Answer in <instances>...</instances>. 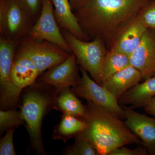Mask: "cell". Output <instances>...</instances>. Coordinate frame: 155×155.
<instances>
[{"mask_svg": "<svg viewBox=\"0 0 155 155\" xmlns=\"http://www.w3.org/2000/svg\"><path fill=\"white\" fill-rule=\"evenodd\" d=\"M67 155H98L90 141L81 132L75 136V141L71 146L67 147L63 151Z\"/></svg>", "mask_w": 155, "mask_h": 155, "instance_id": "cell-21", "label": "cell"}, {"mask_svg": "<svg viewBox=\"0 0 155 155\" xmlns=\"http://www.w3.org/2000/svg\"><path fill=\"white\" fill-rule=\"evenodd\" d=\"M35 22L38 19L42 8L43 0H17Z\"/></svg>", "mask_w": 155, "mask_h": 155, "instance_id": "cell-24", "label": "cell"}, {"mask_svg": "<svg viewBox=\"0 0 155 155\" xmlns=\"http://www.w3.org/2000/svg\"><path fill=\"white\" fill-rule=\"evenodd\" d=\"M147 151L144 147L140 145L134 149H129L124 146L111 151L108 155H147Z\"/></svg>", "mask_w": 155, "mask_h": 155, "instance_id": "cell-26", "label": "cell"}, {"mask_svg": "<svg viewBox=\"0 0 155 155\" xmlns=\"http://www.w3.org/2000/svg\"><path fill=\"white\" fill-rule=\"evenodd\" d=\"M77 64L76 56L72 53L64 62L42 73L38 82L54 87L56 97L61 91L67 87H73L80 81Z\"/></svg>", "mask_w": 155, "mask_h": 155, "instance_id": "cell-10", "label": "cell"}, {"mask_svg": "<svg viewBox=\"0 0 155 155\" xmlns=\"http://www.w3.org/2000/svg\"><path fill=\"white\" fill-rule=\"evenodd\" d=\"M145 110L147 114L155 117V97L144 107Z\"/></svg>", "mask_w": 155, "mask_h": 155, "instance_id": "cell-28", "label": "cell"}, {"mask_svg": "<svg viewBox=\"0 0 155 155\" xmlns=\"http://www.w3.org/2000/svg\"><path fill=\"white\" fill-rule=\"evenodd\" d=\"M151 0H90L74 12L91 40H102L108 50L127 22Z\"/></svg>", "mask_w": 155, "mask_h": 155, "instance_id": "cell-1", "label": "cell"}, {"mask_svg": "<svg viewBox=\"0 0 155 155\" xmlns=\"http://www.w3.org/2000/svg\"><path fill=\"white\" fill-rule=\"evenodd\" d=\"M142 79L140 72L130 65L115 73L101 85L118 101L123 94L138 84Z\"/></svg>", "mask_w": 155, "mask_h": 155, "instance_id": "cell-14", "label": "cell"}, {"mask_svg": "<svg viewBox=\"0 0 155 155\" xmlns=\"http://www.w3.org/2000/svg\"><path fill=\"white\" fill-rule=\"evenodd\" d=\"M48 84L42 82L28 87L20 97V111L25 122L33 150L45 155L41 137L43 119L48 109L53 106L55 91H50Z\"/></svg>", "mask_w": 155, "mask_h": 155, "instance_id": "cell-3", "label": "cell"}, {"mask_svg": "<svg viewBox=\"0 0 155 155\" xmlns=\"http://www.w3.org/2000/svg\"><path fill=\"white\" fill-rule=\"evenodd\" d=\"M54 8L52 0H43L40 15L27 36L39 41L51 42L71 54L72 50L57 23Z\"/></svg>", "mask_w": 155, "mask_h": 155, "instance_id": "cell-9", "label": "cell"}, {"mask_svg": "<svg viewBox=\"0 0 155 155\" xmlns=\"http://www.w3.org/2000/svg\"><path fill=\"white\" fill-rule=\"evenodd\" d=\"M25 122L22 118L21 111L16 109L0 111V134L13 127L24 125Z\"/></svg>", "mask_w": 155, "mask_h": 155, "instance_id": "cell-22", "label": "cell"}, {"mask_svg": "<svg viewBox=\"0 0 155 155\" xmlns=\"http://www.w3.org/2000/svg\"><path fill=\"white\" fill-rule=\"evenodd\" d=\"M90 0H69L71 8L74 12L82 8Z\"/></svg>", "mask_w": 155, "mask_h": 155, "instance_id": "cell-27", "label": "cell"}, {"mask_svg": "<svg viewBox=\"0 0 155 155\" xmlns=\"http://www.w3.org/2000/svg\"><path fill=\"white\" fill-rule=\"evenodd\" d=\"M15 127L7 130L5 135L0 141V155H16L13 143V137Z\"/></svg>", "mask_w": 155, "mask_h": 155, "instance_id": "cell-25", "label": "cell"}, {"mask_svg": "<svg viewBox=\"0 0 155 155\" xmlns=\"http://www.w3.org/2000/svg\"><path fill=\"white\" fill-rule=\"evenodd\" d=\"M130 65L145 80L155 75V30L148 28L140 44L130 56Z\"/></svg>", "mask_w": 155, "mask_h": 155, "instance_id": "cell-12", "label": "cell"}, {"mask_svg": "<svg viewBox=\"0 0 155 155\" xmlns=\"http://www.w3.org/2000/svg\"><path fill=\"white\" fill-rule=\"evenodd\" d=\"M148 28L138 14L122 28L110 49L130 56L138 47Z\"/></svg>", "mask_w": 155, "mask_h": 155, "instance_id": "cell-13", "label": "cell"}, {"mask_svg": "<svg viewBox=\"0 0 155 155\" xmlns=\"http://www.w3.org/2000/svg\"><path fill=\"white\" fill-rule=\"evenodd\" d=\"M40 75L37 67L31 60L15 55L11 69V78L17 87L22 90L32 85Z\"/></svg>", "mask_w": 155, "mask_h": 155, "instance_id": "cell-16", "label": "cell"}, {"mask_svg": "<svg viewBox=\"0 0 155 155\" xmlns=\"http://www.w3.org/2000/svg\"><path fill=\"white\" fill-rule=\"evenodd\" d=\"M34 24L17 0H0V37L19 41L27 35Z\"/></svg>", "mask_w": 155, "mask_h": 155, "instance_id": "cell-7", "label": "cell"}, {"mask_svg": "<svg viewBox=\"0 0 155 155\" xmlns=\"http://www.w3.org/2000/svg\"><path fill=\"white\" fill-rule=\"evenodd\" d=\"M138 15L147 28L155 30V0H151L139 12Z\"/></svg>", "mask_w": 155, "mask_h": 155, "instance_id": "cell-23", "label": "cell"}, {"mask_svg": "<svg viewBox=\"0 0 155 155\" xmlns=\"http://www.w3.org/2000/svg\"><path fill=\"white\" fill-rule=\"evenodd\" d=\"M19 41L0 37V108L1 110L16 109L20 105L22 90L11 78V69Z\"/></svg>", "mask_w": 155, "mask_h": 155, "instance_id": "cell-5", "label": "cell"}, {"mask_svg": "<svg viewBox=\"0 0 155 155\" xmlns=\"http://www.w3.org/2000/svg\"><path fill=\"white\" fill-rule=\"evenodd\" d=\"M70 54L51 42L35 40L27 35L19 41L15 53V55L23 56L31 60L40 75L64 62Z\"/></svg>", "mask_w": 155, "mask_h": 155, "instance_id": "cell-6", "label": "cell"}, {"mask_svg": "<svg viewBox=\"0 0 155 155\" xmlns=\"http://www.w3.org/2000/svg\"><path fill=\"white\" fill-rule=\"evenodd\" d=\"M127 128L141 140L148 155H155V118L137 113L131 107L121 106Z\"/></svg>", "mask_w": 155, "mask_h": 155, "instance_id": "cell-11", "label": "cell"}, {"mask_svg": "<svg viewBox=\"0 0 155 155\" xmlns=\"http://www.w3.org/2000/svg\"><path fill=\"white\" fill-rule=\"evenodd\" d=\"M54 108L60 110L63 114H69L82 119L85 115V106L72 92L70 87L60 92L54 100Z\"/></svg>", "mask_w": 155, "mask_h": 155, "instance_id": "cell-18", "label": "cell"}, {"mask_svg": "<svg viewBox=\"0 0 155 155\" xmlns=\"http://www.w3.org/2000/svg\"><path fill=\"white\" fill-rule=\"evenodd\" d=\"M130 65L129 56L117 51H108L102 68L101 84L115 73Z\"/></svg>", "mask_w": 155, "mask_h": 155, "instance_id": "cell-20", "label": "cell"}, {"mask_svg": "<svg viewBox=\"0 0 155 155\" xmlns=\"http://www.w3.org/2000/svg\"><path fill=\"white\" fill-rule=\"evenodd\" d=\"M155 97V75L128 90L118 100L121 106L132 108L144 107Z\"/></svg>", "mask_w": 155, "mask_h": 155, "instance_id": "cell-17", "label": "cell"}, {"mask_svg": "<svg viewBox=\"0 0 155 155\" xmlns=\"http://www.w3.org/2000/svg\"><path fill=\"white\" fill-rule=\"evenodd\" d=\"M62 34L76 56L77 64L89 73L93 80L101 85L104 59L108 50L102 40L95 38L84 41L68 31L63 29Z\"/></svg>", "mask_w": 155, "mask_h": 155, "instance_id": "cell-4", "label": "cell"}, {"mask_svg": "<svg viewBox=\"0 0 155 155\" xmlns=\"http://www.w3.org/2000/svg\"><path fill=\"white\" fill-rule=\"evenodd\" d=\"M80 81L71 89L76 96L89 101L108 111L119 119H125L124 110L118 101L107 90L99 84L89 76L87 72L81 67Z\"/></svg>", "mask_w": 155, "mask_h": 155, "instance_id": "cell-8", "label": "cell"}, {"mask_svg": "<svg viewBox=\"0 0 155 155\" xmlns=\"http://www.w3.org/2000/svg\"><path fill=\"white\" fill-rule=\"evenodd\" d=\"M87 127L83 119L75 116L63 114L60 123L55 128L53 134L54 140H67L83 131Z\"/></svg>", "mask_w": 155, "mask_h": 155, "instance_id": "cell-19", "label": "cell"}, {"mask_svg": "<svg viewBox=\"0 0 155 155\" xmlns=\"http://www.w3.org/2000/svg\"><path fill=\"white\" fill-rule=\"evenodd\" d=\"M54 14L57 22L61 28L68 31L77 38L84 41L90 39L81 27L74 12L72 11L69 0H52Z\"/></svg>", "mask_w": 155, "mask_h": 155, "instance_id": "cell-15", "label": "cell"}, {"mask_svg": "<svg viewBox=\"0 0 155 155\" xmlns=\"http://www.w3.org/2000/svg\"><path fill=\"white\" fill-rule=\"evenodd\" d=\"M85 113L82 118L86 128L81 132L90 141L98 155H108L111 151L126 145H142L121 119L87 101Z\"/></svg>", "mask_w": 155, "mask_h": 155, "instance_id": "cell-2", "label": "cell"}]
</instances>
